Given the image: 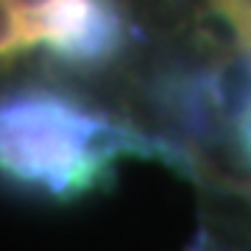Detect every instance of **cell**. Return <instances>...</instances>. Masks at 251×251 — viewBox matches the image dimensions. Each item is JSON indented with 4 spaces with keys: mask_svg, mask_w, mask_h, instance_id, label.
I'll return each instance as SVG.
<instances>
[{
    "mask_svg": "<svg viewBox=\"0 0 251 251\" xmlns=\"http://www.w3.org/2000/svg\"><path fill=\"white\" fill-rule=\"evenodd\" d=\"M126 153L181 156L53 92L0 103V179L53 201H73L112 179Z\"/></svg>",
    "mask_w": 251,
    "mask_h": 251,
    "instance_id": "cell-1",
    "label": "cell"
},
{
    "mask_svg": "<svg viewBox=\"0 0 251 251\" xmlns=\"http://www.w3.org/2000/svg\"><path fill=\"white\" fill-rule=\"evenodd\" d=\"M126 23L117 11L115 0H92V9L84 20V25L75 34L53 48V56L75 67H92L103 64L123 48Z\"/></svg>",
    "mask_w": 251,
    "mask_h": 251,
    "instance_id": "cell-2",
    "label": "cell"
},
{
    "mask_svg": "<svg viewBox=\"0 0 251 251\" xmlns=\"http://www.w3.org/2000/svg\"><path fill=\"white\" fill-rule=\"evenodd\" d=\"M34 45H39V36L28 17L11 0H0V59H9Z\"/></svg>",
    "mask_w": 251,
    "mask_h": 251,
    "instance_id": "cell-3",
    "label": "cell"
},
{
    "mask_svg": "<svg viewBox=\"0 0 251 251\" xmlns=\"http://www.w3.org/2000/svg\"><path fill=\"white\" fill-rule=\"evenodd\" d=\"M212 9L229 23L243 53H251V0H212Z\"/></svg>",
    "mask_w": 251,
    "mask_h": 251,
    "instance_id": "cell-4",
    "label": "cell"
},
{
    "mask_svg": "<svg viewBox=\"0 0 251 251\" xmlns=\"http://www.w3.org/2000/svg\"><path fill=\"white\" fill-rule=\"evenodd\" d=\"M234 131H237V145L246 162L251 165V98L243 103V109L234 115Z\"/></svg>",
    "mask_w": 251,
    "mask_h": 251,
    "instance_id": "cell-5",
    "label": "cell"
},
{
    "mask_svg": "<svg viewBox=\"0 0 251 251\" xmlns=\"http://www.w3.org/2000/svg\"><path fill=\"white\" fill-rule=\"evenodd\" d=\"M11 3L25 14L28 23H31V28H34V20L39 17L45 9H50V3H53V0H11Z\"/></svg>",
    "mask_w": 251,
    "mask_h": 251,
    "instance_id": "cell-6",
    "label": "cell"
},
{
    "mask_svg": "<svg viewBox=\"0 0 251 251\" xmlns=\"http://www.w3.org/2000/svg\"><path fill=\"white\" fill-rule=\"evenodd\" d=\"M246 190H249V196H251V184H246ZM201 251H206V249H201Z\"/></svg>",
    "mask_w": 251,
    "mask_h": 251,
    "instance_id": "cell-7",
    "label": "cell"
}]
</instances>
